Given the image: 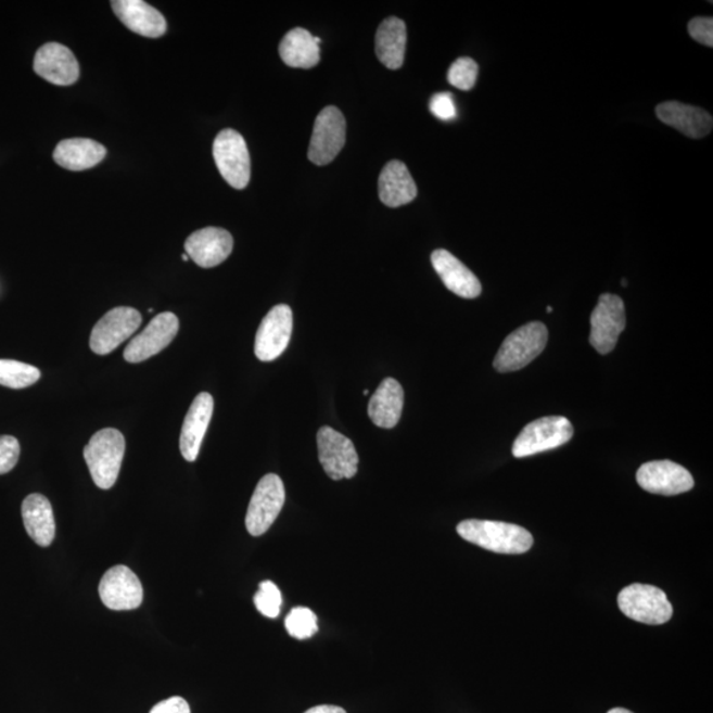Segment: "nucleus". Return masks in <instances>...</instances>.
I'll use <instances>...</instances> for the list:
<instances>
[{
	"label": "nucleus",
	"mask_w": 713,
	"mask_h": 713,
	"mask_svg": "<svg viewBox=\"0 0 713 713\" xmlns=\"http://www.w3.org/2000/svg\"><path fill=\"white\" fill-rule=\"evenodd\" d=\"M462 539L497 553H525L533 547V535L513 523L467 520L457 525Z\"/></svg>",
	"instance_id": "1"
},
{
	"label": "nucleus",
	"mask_w": 713,
	"mask_h": 713,
	"mask_svg": "<svg viewBox=\"0 0 713 713\" xmlns=\"http://www.w3.org/2000/svg\"><path fill=\"white\" fill-rule=\"evenodd\" d=\"M126 449L125 436L115 429L96 432L84 448L91 479L100 489L107 491L117 483Z\"/></svg>",
	"instance_id": "2"
},
{
	"label": "nucleus",
	"mask_w": 713,
	"mask_h": 713,
	"mask_svg": "<svg viewBox=\"0 0 713 713\" xmlns=\"http://www.w3.org/2000/svg\"><path fill=\"white\" fill-rule=\"evenodd\" d=\"M548 331L539 321L529 322L505 339L495 359L499 373L521 370L545 351Z\"/></svg>",
	"instance_id": "3"
},
{
	"label": "nucleus",
	"mask_w": 713,
	"mask_h": 713,
	"mask_svg": "<svg viewBox=\"0 0 713 713\" xmlns=\"http://www.w3.org/2000/svg\"><path fill=\"white\" fill-rule=\"evenodd\" d=\"M620 611L646 625H662L673 617V607L662 589L648 584H632L619 595Z\"/></svg>",
	"instance_id": "4"
},
{
	"label": "nucleus",
	"mask_w": 713,
	"mask_h": 713,
	"mask_svg": "<svg viewBox=\"0 0 713 713\" xmlns=\"http://www.w3.org/2000/svg\"><path fill=\"white\" fill-rule=\"evenodd\" d=\"M574 436V426L564 417H546L534 420L518 435L513 444L517 459L562 447Z\"/></svg>",
	"instance_id": "5"
},
{
	"label": "nucleus",
	"mask_w": 713,
	"mask_h": 713,
	"mask_svg": "<svg viewBox=\"0 0 713 713\" xmlns=\"http://www.w3.org/2000/svg\"><path fill=\"white\" fill-rule=\"evenodd\" d=\"M213 157L230 187L245 189L249 186L252 166L247 144L240 132L230 129L219 132L213 143Z\"/></svg>",
	"instance_id": "6"
},
{
	"label": "nucleus",
	"mask_w": 713,
	"mask_h": 713,
	"mask_svg": "<svg viewBox=\"0 0 713 713\" xmlns=\"http://www.w3.org/2000/svg\"><path fill=\"white\" fill-rule=\"evenodd\" d=\"M285 502V489L278 474H266L255 487L246 514V529L250 535L260 536L268 532L277 521Z\"/></svg>",
	"instance_id": "7"
},
{
	"label": "nucleus",
	"mask_w": 713,
	"mask_h": 713,
	"mask_svg": "<svg viewBox=\"0 0 713 713\" xmlns=\"http://www.w3.org/2000/svg\"><path fill=\"white\" fill-rule=\"evenodd\" d=\"M346 140V122L338 107L328 106L317 115L308 157L316 166H327L338 157Z\"/></svg>",
	"instance_id": "8"
},
{
	"label": "nucleus",
	"mask_w": 713,
	"mask_h": 713,
	"mask_svg": "<svg viewBox=\"0 0 713 713\" xmlns=\"http://www.w3.org/2000/svg\"><path fill=\"white\" fill-rule=\"evenodd\" d=\"M319 460L326 473L334 481L353 479L358 471V455L355 444L331 426H321L317 432Z\"/></svg>",
	"instance_id": "9"
},
{
	"label": "nucleus",
	"mask_w": 713,
	"mask_h": 713,
	"mask_svg": "<svg viewBox=\"0 0 713 713\" xmlns=\"http://www.w3.org/2000/svg\"><path fill=\"white\" fill-rule=\"evenodd\" d=\"M626 327L625 306L617 295L604 294L599 297L593 315H590V345L600 355L611 353L620 334Z\"/></svg>",
	"instance_id": "10"
},
{
	"label": "nucleus",
	"mask_w": 713,
	"mask_h": 713,
	"mask_svg": "<svg viewBox=\"0 0 713 713\" xmlns=\"http://www.w3.org/2000/svg\"><path fill=\"white\" fill-rule=\"evenodd\" d=\"M142 326V315L131 307H117L97 322L90 334V349L99 356H106L117 349Z\"/></svg>",
	"instance_id": "11"
},
{
	"label": "nucleus",
	"mask_w": 713,
	"mask_h": 713,
	"mask_svg": "<svg viewBox=\"0 0 713 713\" xmlns=\"http://www.w3.org/2000/svg\"><path fill=\"white\" fill-rule=\"evenodd\" d=\"M179 319L173 313L158 314L126 346L124 356L127 362L139 364L157 355L173 343L179 332Z\"/></svg>",
	"instance_id": "12"
},
{
	"label": "nucleus",
	"mask_w": 713,
	"mask_h": 713,
	"mask_svg": "<svg viewBox=\"0 0 713 713\" xmlns=\"http://www.w3.org/2000/svg\"><path fill=\"white\" fill-rule=\"evenodd\" d=\"M292 328V310L285 304H279L262 320L257 336H255V356L260 361L270 362L283 355L290 344Z\"/></svg>",
	"instance_id": "13"
},
{
	"label": "nucleus",
	"mask_w": 713,
	"mask_h": 713,
	"mask_svg": "<svg viewBox=\"0 0 713 713\" xmlns=\"http://www.w3.org/2000/svg\"><path fill=\"white\" fill-rule=\"evenodd\" d=\"M143 587L139 577L126 565H115L103 575L100 597L112 611H133L142 606Z\"/></svg>",
	"instance_id": "14"
},
{
	"label": "nucleus",
	"mask_w": 713,
	"mask_h": 713,
	"mask_svg": "<svg viewBox=\"0 0 713 713\" xmlns=\"http://www.w3.org/2000/svg\"><path fill=\"white\" fill-rule=\"evenodd\" d=\"M637 483L644 491L661 496L682 495L695 484L686 468L669 460L646 462L638 469Z\"/></svg>",
	"instance_id": "15"
},
{
	"label": "nucleus",
	"mask_w": 713,
	"mask_h": 713,
	"mask_svg": "<svg viewBox=\"0 0 713 713\" xmlns=\"http://www.w3.org/2000/svg\"><path fill=\"white\" fill-rule=\"evenodd\" d=\"M233 237L221 228H204L187 238L186 254L203 268L221 265L233 252Z\"/></svg>",
	"instance_id": "16"
},
{
	"label": "nucleus",
	"mask_w": 713,
	"mask_h": 713,
	"mask_svg": "<svg viewBox=\"0 0 713 713\" xmlns=\"http://www.w3.org/2000/svg\"><path fill=\"white\" fill-rule=\"evenodd\" d=\"M34 71L46 81L69 87L79 77L78 61L69 50L59 42H48L35 54Z\"/></svg>",
	"instance_id": "17"
},
{
	"label": "nucleus",
	"mask_w": 713,
	"mask_h": 713,
	"mask_svg": "<svg viewBox=\"0 0 713 713\" xmlns=\"http://www.w3.org/2000/svg\"><path fill=\"white\" fill-rule=\"evenodd\" d=\"M213 408L215 400L209 393L199 394L189 407L180 434V453L189 462L198 460L201 444L211 423Z\"/></svg>",
	"instance_id": "18"
},
{
	"label": "nucleus",
	"mask_w": 713,
	"mask_h": 713,
	"mask_svg": "<svg viewBox=\"0 0 713 713\" xmlns=\"http://www.w3.org/2000/svg\"><path fill=\"white\" fill-rule=\"evenodd\" d=\"M655 113L664 125L674 127L688 138L702 139L712 131V115L702 107L667 101L658 105Z\"/></svg>",
	"instance_id": "19"
},
{
	"label": "nucleus",
	"mask_w": 713,
	"mask_h": 713,
	"mask_svg": "<svg viewBox=\"0 0 713 713\" xmlns=\"http://www.w3.org/2000/svg\"><path fill=\"white\" fill-rule=\"evenodd\" d=\"M112 9L127 28L144 38L157 39L167 33L162 12L143 0H114Z\"/></svg>",
	"instance_id": "20"
},
{
	"label": "nucleus",
	"mask_w": 713,
	"mask_h": 713,
	"mask_svg": "<svg viewBox=\"0 0 713 713\" xmlns=\"http://www.w3.org/2000/svg\"><path fill=\"white\" fill-rule=\"evenodd\" d=\"M432 266L444 285L455 295L464 298H475L481 295V283L469 268L447 250H435L431 255Z\"/></svg>",
	"instance_id": "21"
},
{
	"label": "nucleus",
	"mask_w": 713,
	"mask_h": 713,
	"mask_svg": "<svg viewBox=\"0 0 713 713\" xmlns=\"http://www.w3.org/2000/svg\"><path fill=\"white\" fill-rule=\"evenodd\" d=\"M378 192L383 204L390 208H399L418 196V188L406 164L399 161L389 162L378 180Z\"/></svg>",
	"instance_id": "22"
},
{
	"label": "nucleus",
	"mask_w": 713,
	"mask_h": 713,
	"mask_svg": "<svg viewBox=\"0 0 713 713\" xmlns=\"http://www.w3.org/2000/svg\"><path fill=\"white\" fill-rule=\"evenodd\" d=\"M404 404V387L394 378H386L370 398L368 413L371 422L381 429H394L402 417Z\"/></svg>",
	"instance_id": "23"
},
{
	"label": "nucleus",
	"mask_w": 713,
	"mask_h": 713,
	"mask_svg": "<svg viewBox=\"0 0 713 713\" xmlns=\"http://www.w3.org/2000/svg\"><path fill=\"white\" fill-rule=\"evenodd\" d=\"M24 527L36 545L51 546L56 535V522L50 499L34 493L24 499L22 505Z\"/></svg>",
	"instance_id": "24"
},
{
	"label": "nucleus",
	"mask_w": 713,
	"mask_h": 713,
	"mask_svg": "<svg viewBox=\"0 0 713 713\" xmlns=\"http://www.w3.org/2000/svg\"><path fill=\"white\" fill-rule=\"evenodd\" d=\"M107 154L105 145L96 140L75 138L65 139L53 152L54 162L69 170H85L100 164Z\"/></svg>",
	"instance_id": "25"
},
{
	"label": "nucleus",
	"mask_w": 713,
	"mask_h": 713,
	"mask_svg": "<svg viewBox=\"0 0 713 713\" xmlns=\"http://www.w3.org/2000/svg\"><path fill=\"white\" fill-rule=\"evenodd\" d=\"M407 42L406 23L399 17L390 16L378 27L375 53L389 69H399L404 65Z\"/></svg>",
	"instance_id": "26"
},
{
	"label": "nucleus",
	"mask_w": 713,
	"mask_h": 713,
	"mask_svg": "<svg viewBox=\"0 0 713 713\" xmlns=\"http://www.w3.org/2000/svg\"><path fill=\"white\" fill-rule=\"evenodd\" d=\"M280 58L291 68L309 69L320 63V46L316 44L315 36L307 29L290 30L280 41Z\"/></svg>",
	"instance_id": "27"
},
{
	"label": "nucleus",
	"mask_w": 713,
	"mask_h": 713,
	"mask_svg": "<svg viewBox=\"0 0 713 713\" xmlns=\"http://www.w3.org/2000/svg\"><path fill=\"white\" fill-rule=\"evenodd\" d=\"M41 373L33 365L0 359V385L9 389H26L40 380Z\"/></svg>",
	"instance_id": "28"
},
{
	"label": "nucleus",
	"mask_w": 713,
	"mask_h": 713,
	"mask_svg": "<svg viewBox=\"0 0 713 713\" xmlns=\"http://www.w3.org/2000/svg\"><path fill=\"white\" fill-rule=\"evenodd\" d=\"M285 629H288L291 637L296 639L314 637L319 631L316 614L309 608H294L285 619Z\"/></svg>",
	"instance_id": "29"
},
{
	"label": "nucleus",
	"mask_w": 713,
	"mask_h": 713,
	"mask_svg": "<svg viewBox=\"0 0 713 713\" xmlns=\"http://www.w3.org/2000/svg\"><path fill=\"white\" fill-rule=\"evenodd\" d=\"M479 76V64L471 58H460L455 61L448 71V82L460 90L474 88Z\"/></svg>",
	"instance_id": "30"
},
{
	"label": "nucleus",
	"mask_w": 713,
	"mask_h": 713,
	"mask_svg": "<svg viewBox=\"0 0 713 713\" xmlns=\"http://www.w3.org/2000/svg\"><path fill=\"white\" fill-rule=\"evenodd\" d=\"M282 602V594H280L277 584L270 581L259 584V590L254 596V604L260 614H264L268 619H277Z\"/></svg>",
	"instance_id": "31"
},
{
	"label": "nucleus",
	"mask_w": 713,
	"mask_h": 713,
	"mask_svg": "<svg viewBox=\"0 0 713 713\" xmlns=\"http://www.w3.org/2000/svg\"><path fill=\"white\" fill-rule=\"evenodd\" d=\"M21 444L14 436H0V474L12 471L20 461Z\"/></svg>",
	"instance_id": "32"
},
{
	"label": "nucleus",
	"mask_w": 713,
	"mask_h": 713,
	"mask_svg": "<svg viewBox=\"0 0 713 713\" xmlns=\"http://www.w3.org/2000/svg\"><path fill=\"white\" fill-rule=\"evenodd\" d=\"M688 33L695 41L705 47L713 46V20L712 17L698 16L688 23Z\"/></svg>",
	"instance_id": "33"
},
{
	"label": "nucleus",
	"mask_w": 713,
	"mask_h": 713,
	"mask_svg": "<svg viewBox=\"0 0 713 713\" xmlns=\"http://www.w3.org/2000/svg\"><path fill=\"white\" fill-rule=\"evenodd\" d=\"M430 110L436 118L442 120H453L457 114L454 97L450 93H437L432 97Z\"/></svg>",
	"instance_id": "34"
},
{
	"label": "nucleus",
	"mask_w": 713,
	"mask_h": 713,
	"mask_svg": "<svg viewBox=\"0 0 713 713\" xmlns=\"http://www.w3.org/2000/svg\"><path fill=\"white\" fill-rule=\"evenodd\" d=\"M150 713H191V709L186 699L174 697L157 703Z\"/></svg>",
	"instance_id": "35"
},
{
	"label": "nucleus",
	"mask_w": 713,
	"mask_h": 713,
	"mask_svg": "<svg viewBox=\"0 0 713 713\" xmlns=\"http://www.w3.org/2000/svg\"><path fill=\"white\" fill-rule=\"evenodd\" d=\"M304 713H346L345 710L338 705H317Z\"/></svg>",
	"instance_id": "36"
},
{
	"label": "nucleus",
	"mask_w": 713,
	"mask_h": 713,
	"mask_svg": "<svg viewBox=\"0 0 713 713\" xmlns=\"http://www.w3.org/2000/svg\"><path fill=\"white\" fill-rule=\"evenodd\" d=\"M608 713H633V712L629 711V710H625V709H613V710L609 711Z\"/></svg>",
	"instance_id": "37"
},
{
	"label": "nucleus",
	"mask_w": 713,
	"mask_h": 713,
	"mask_svg": "<svg viewBox=\"0 0 713 713\" xmlns=\"http://www.w3.org/2000/svg\"><path fill=\"white\" fill-rule=\"evenodd\" d=\"M181 258H182V260H184V262H187V260L189 259V257H188L187 254H182V255H181Z\"/></svg>",
	"instance_id": "38"
},
{
	"label": "nucleus",
	"mask_w": 713,
	"mask_h": 713,
	"mask_svg": "<svg viewBox=\"0 0 713 713\" xmlns=\"http://www.w3.org/2000/svg\"><path fill=\"white\" fill-rule=\"evenodd\" d=\"M547 313L548 314L552 313V307H547Z\"/></svg>",
	"instance_id": "39"
},
{
	"label": "nucleus",
	"mask_w": 713,
	"mask_h": 713,
	"mask_svg": "<svg viewBox=\"0 0 713 713\" xmlns=\"http://www.w3.org/2000/svg\"><path fill=\"white\" fill-rule=\"evenodd\" d=\"M368 394H369V390H364V395H368Z\"/></svg>",
	"instance_id": "40"
},
{
	"label": "nucleus",
	"mask_w": 713,
	"mask_h": 713,
	"mask_svg": "<svg viewBox=\"0 0 713 713\" xmlns=\"http://www.w3.org/2000/svg\"><path fill=\"white\" fill-rule=\"evenodd\" d=\"M623 285H625V288H626V285H627V282H626L625 279H623Z\"/></svg>",
	"instance_id": "41"
}]
</instances>
